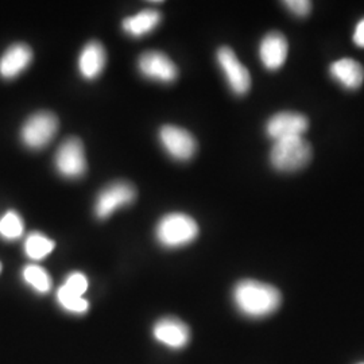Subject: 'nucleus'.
I'll use <instances>...</instances> for the list:
<instances>
[{
	"label": "nucleus",
	"mask_w": 364,
	"mask_h": 364,
	"mask_svg": "<svg viewBox=\"0 0 364 364\" xmlns=\"http://www.w3.org/2000/svg\"><path fill=\"white\" fill-rule=\"evenodd\" d=\"M159 141L170 156L177 161L192 159L197 150L193 135L177 126H164L159 131Z\"/></svg>",
	"instance_id": "8"
},
{
	"label": "nucleus",
	"mask_w": 364,
	"mask_h": 364,
	"mask_svg": "<svg viewBox=\"0 0 364 364\" xmlns=\"http://www.w3.org/2000/svg\"><path fill=\"white\" fill-rule=\"evenodd\" d=\"M308 129V117L299 112H278L270 117L266 124V132L274 142L302 136Z\"/></svg>",
	"instance_id": "9"
},
{
	"label": "nucleus",
	"mask_w": 364,
	"mask_h": 364,
	"mask_svg": "<svg viewBox=\"0 0 364 364\" xmlns=\"http://www.w3.org/2000/svg\"><path fill=\"white\" fill-rule=\"evenodd\" d=\"M55 168L65 178H80L87 170L84 146L78 138H68L55 153Z\"/></svg>",
	"instance_id": "5"
},
{
	"label": "nucleus",
	"mask_w": 364,
	"mask_h": 364,
	"mask_svg": "<svg viewBox=\"0 0 364 364\" xmlns=\"http://www.w3.org/2000/svg\"><path fill=\"white\" fill-rule=\"evenodd\" d=\"M63 287H65L68 291L82 297L88 290V279L82 273L69 274Z\"/></svg>",
	"instance_id": "21"
},
{
	"label": "nucleus",
	"mask_w": 364,
	"mask_h": 364,
	"mask_svg": "<svg viewBox=\"0 0 364 364\" xmlns=\"http://www.w3.org/2000/svg\"><path fill=\"white\" fill-rule=\"evenodd\" d=\"M136 197L135 188L129 182H115L108 186L97 196L95 204V213L99 219L109 218L117 209L127 207L134 203Z\"/></svg>",
	"instance_id": "6"
},
{
	"label": "nucleus",
	"mask_w": 364,
	"mask_h": 364,
	"mask_svg": "<svg viewBox=\"0 0 364 364\" xmlns=\"http://www.w3.org/2000/svg\"><path fill=\"white\" fill-rule=\"evenodd\" d=\"M25 231V224L22 218L15 212L9 210L0 218V237L4 240H16Z\"/></svg>",
	"instance_id": "19"
},
{
	"label": "nucleus",
	"mask_w": 364,
	"mask_h": 364,
	"mask_svg": "<svg viewBox=\"0 0 364 364\" xmlns=\"http://www.w3.org/2000/svg\"><path fill=\"white\" fill-rule=\"evenodd\" d=\"M153 336L170 350H182L191 341V329L180 318L164 317L153 326Z\"/></svg>",
	"instance_id": "10"
},
{
	"label": "nucleus",
	"mask_w": 364,
	"mask_h": 364,
	"mask_svg": "<svg viewBox=\"0 0 364 364\" xmlns=\"http://www.w3.org/2000/svg\"><path fill=\"white\" fill-rule=\"evenodd\" d=\"M0 272H1V264H0Z\"/></svg>",
	"instance_id": "24"
},
{
	"label": "nucleus",
	"mask_w": 364,
	"mask_h": 364,
	"mask_svg": "<svg viewBox=\"0 0 364 364\" xmlns=\"http://www.w3.org/2000/svg\"><path fill=\"white\" fill-rule=\"evenodd\" d=\"M329 73L341 87L350 91L360 88L363 84V65L352 58H340L335 61L329 68Z\"/></svg>",
	"instance_id": "14"
},
{
	"label": "nucleus",
	"mask_w": 364,
	"mask_h": 364,
	"mask_svg": "<svg viewBox=\"0 0 364 364\" xmlns=\"http://www.w3.org/2000/svg\"><path fill=\"white\" fill-rule=\"evenodd\" d=\"M353 43L358 46V48H360V49H364V18L363 19H360L359 22H358V25L355 27V31H353Z\"/></svg>",
	"instance_id": "23"
},
{
	"label": "nucleus",
	"mask_w": 364,
	"mask_h": 364,
	"mask_svg": "<svg viewBox=\"0 0 364 364\" xmlns=\"http://www.w3.org/2000/svg\"><path fill=\"white\" fill-rule=\"evenodd\" d=\"M57 301L64 311L72 314H84L90 309V302L87 299L68 291L64 287L57 290Z\"/></svg>",
	"instance_id": "20"
},
{
	"label": "nucleus",
	"mask_w": 364,
	"mask_h": 364,
	"mask_svg": "<svg viewBox=\"0 0 364 364\" xmlns=\"http://www.w3.org/2000/svg\"><path fill=\"white\" fill-rule=\"evenodd\" d=\"M289 43L284 34L273 31L264 36L259 45L260 61L267 70H278L287 63Z\"/></svg>",
	"instance_id": "12"
},
{
	"label": "nucleus",
	"mask_w": 364,
	"mask_h": 364,
	"mask_svg": "<svg viewBox=\"0 0 364 364\" xmlns=\"http://www.w3.org/2000/svg\"><path fill=\"white\" fill-rule=\"evenodd\" d=\"M235 306L248 318H263L277 312L282 304L281 291L269 284L243 279L232 291Z\"/></svg>",
	"instance_id": "1"
},
{
	"label": "nucleus",
	"mask_w": 364,
	"mask_h": 364,
	"mask_svg": "<svg viewBox=\"0 0 364 364\" xmlns=\"http://www.w3.org/2000/svg\"><path fill=\"white\" fill-rule=\"evenodd\" d=\"M161 22V14L156 10H144L123 21V30L132 37H142L151 33Z\"/></svg>",
	"instance_id": "16"
},
{
	"label": "nucleus",
	"mask_w": 364,
	"mask_h": 364,
	"mask_svg": "<svg viewBox=\"0 0 364 364\" xmlns=\"http://www.w3.org/2000/svg\"><path fill=\"white\" fill-rule=\"evenodd\" d=\"M218 63L227 78V82L237 96L246 95L251 88V76L247 68L236 57L234 50L223 46L218 50Z\"/></svg>",
	"instance_id": "7"
},
{
	"label": "nucleus",
	"mask_w": 364,
	"mask_h": 364,
	"mask_svg": "<svg viewBox=\"0 0 364 364\" xmlns=\"http://www.w3.org/2000/svg\"><path fill=\"white\" fill-rule=\"evenodd\" d=\"M58 131V119L52 112H37L28 117L22 131V142L28 149L39 150L50 144Z\"/></svg>",
	"instance_id": "4"
},
{
	"label": "nucleus",
	"mask_w": 364,
	"mask_h": 364,
	"mask_svg": "<svg viewBox=\"0 0 364 364\" xmlns=\"http://www.w3.org/2000/svg\"><path fill=\"white\" fill-rule=\"evenodd\" d=\"M55 243L45 235L39 232H31L25 240V252L30 259H45L49 254H52Z\"/></svg>",
	"instance_id": "18"
},
{
	"label": "nucleus",
	"mask_w": 364,
	"mask_h": 364,
	"mask_svg": "<svg viewBox=\"0 0 364 364\" xmlns=\"http://www.w3.org/2000/svg\"><path fill=\"white\" fill-rule=\"evenodd\" d=\"M105 48L102 43L92 41L80 54L78 68L81 76L87 80H95L102 75L105 70Z\"/></svg>",
	"instance_id": "15"
},
{
	"label": "nucleus",
	"mask_w": 364,
	"mask_h": 364,
	"mask_svg": "<svg viewBox=\"0 0 364 364\" xmlns=\"http://www.w3.org/2000/svg\"><path fill=\"white\" fill-rule=\"evenodd\" d=\"M139 72L144 77L169 84L178 77V69L168 55L161 52H146L138 61Z\"/></svg>",
	"instance_id": "11"
},
{
	"label": "nucleus",
	"mask_w": 364,
	"mask_h": 364,
	"mask_svg": "<svg viewBox=\"0 0 364 364\" xmlns=\"http://www.w3.org/2000/svg\"><path fill=\"white\" fill-rule=\"evenodd\" d=\"M359 364H364V363H359Z\"/></svg>",
	"instance_id": "25"
},
{
	"label": "nucleus",
	"mask_w": 364,
	"mask_h": 364,
	"mask_svg": "<svg viewBox=\"0 0 364 364\" xmlns=\"http://www.w3.org/2000/svg\"><path fill=\"white\" fill-rule=\"evenodd\" d=\"M311 159L312 146L302 136L277 141L270 153V162L274 169L282 173L304 169Z\"/></svg>",
	"instance_id": "2"
},
{
	"label": "nucleus",
	"mask_w": 364,
	"mask_h": 364,
	"mask_svg": "<svg viewBox=\"0 0 364 364\" xmlns=\"http://www.w3.org/2000/svg\"><path fill=\"white\" fill-rule=\"evenodd\" d=\"M22 278L28 287L39 294H46L52 289L50 275L38 264H27L26 267H23Z\"/></svg>",
	"instance_id": "17"
},
{
	"label": "nucleus",
	"mask_w": 364,
	"mask_h": 364,
	"mask_svg": "<svg viewBox=\"0 0 364 364\" xmlns=\"http://www.w3.org/2000/svg\"><path fill=\"white\" fill-rule=\"evenodd\" d=\"M284 6L299 18H305L312 11V1L309 0H287L284 1Z\"/></svg>",
	"instance_id": "22"
},
{
	"label": "nucleus",
	"mask_w": 364,
	"mask_h": 364,
	"mask_svg": "<svg viewBox=\"0 0 364 364\" xmlns=\"http://www.w3.org/2000/svg\"><path fill=\"white\" fill-rule=\"evenodd\" d=\"M195 219L185 213H169L156 225L158 242L168 248H177L192 243L198 236Z\"/></svg>",
	"instance_id": "3"
},
{
	"label": "nucleus",
	"mask_w": 364,
	"mask_h": 364,
	"mask_svg": "<svg viewBox=\"0 0 364 364\" xmlns=\"http://www.w3.org/2000/svg\"><path fill=\"white\" fill-rule=\"evenodd\" d=\"M33 60V52L25 43H16L7 49L0 58V76L3 78L18 77Z\"/></svg>",
	"instance_id": "13"
}]
</instances>
